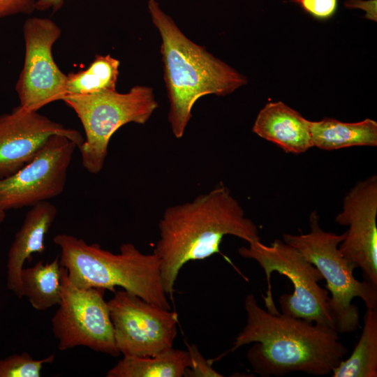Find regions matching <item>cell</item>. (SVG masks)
<instances>
[{"instance_id": "cell-1", "label": "cell", "mask_w": 377, "mask_h": 377, "mask_svg": "<svg viewBox=\"0 0 377 377\" xmlns=\"http://www.w3.org/2000/svg\"><path fill=\"white\" fill-rule=\"evenodd\" d=\"M244 309L246 323L230 351L255 343L246 357L260 376H282L293 372L331 374L348 352L333 327L271 313L258 305L253 294L246 297Z\"/></svg>"}, {"instance_id": "cell-2", "label": "cell", "mask_w": 377, "mask_h": 377, "mask_svg": "<svg viewBox=\"0 0 377 377\" xmlns=\"http://www.w3.org/2000/svg\"><path fill=\"white\" fill-rule=\"evenodd\" d=\"M158 229L153 253L161 261L163 286L170 295L183 265L219 253L224 236L233 235L248 244L260 240L258 227L222 185L192 201L168 207Z\"/></svg>"}, {"instance_id": "cell-3", "label": "cell", "mask_w": 377, "mask_h": 377, "mask_svg": "<svg viewBox=\"0 0 377 377\" xmlns=\"http://www.w3.org/2000/svg\"><path fill=\"white\" fill-rule=\"evenodd\" d=\"M147 8L161 39L163 77L170 102L172 134L182 138L196 101L206 95L226 96L246 84L245 75L190 40L156 0Z\"/></svg>"}, {"instance_id": "cell-4", "label": "cell", "mask_w": 377, "mask_h": 377, "mask_svg": "<svg viewBox=\"0 0 377 377\" xmlns=\"http://www.w3.org/2000/svg\"><path fill=\"white\" fill-rule=\"evenodd\" d=\"M54 243L60 248L59 264L67 269L70 283L80 288H115L138 296L160 308L170 310L161 277V261L155 253L145 254L131 243L120 246L119 253L88 244L72 235L57 234Z\"/></svg>"}, {"instance_id": "cell-5", "label": "cell", "mask_w": 377, "mask_h": 377, "mask_svg": "<svg viewBox=\"0 0 377 377\" xmlns=\"http://www.w3.org/2000/svg\"><path fill=\"white\" fill-rule=\"evenodd\" d=\"M309 224L308 233H286L283 241L297 249L326 281L330 309L338 332H355L359 327L360 313L352 302L359 297L367 308L377 309V287L365 279L357 280L353 274L355 269L340 252L339 246L346 232L338 235L323 230L316 211L309 216Z\"/></svg>"}, {"instance_id": "cell-6", "label": "cell", "mask_w": 377, "mask_h": 377, "mask_svg": "<svg viewBox=\"0 0 377 377\" xmlns=\"http://www.w3.org/2000/svg\"><path fill=\"white\" fill-rule=\"evenodd\" d=\"M245 258L257 262L264 271L267 290L263 298L268 311L277 313L271 287V274L276 272L292 283V294H283L279 298L282 314L309 322L333 327L334 323L330 309V295L318 282L323 280L319 270L295 247L276 239L270 245L260 240L238 249ZM336 329V328H335Z\"/></svg>"}, {"instance_id": "cell-7", "label": "cell", "mask_w": 377, "mask_h": 377, "mask_svg": "<svg viewBox=\"0 0 377 377\" xmlns=\"http://www.w3.org/2000/svg\"><path fill=\"white\" fill-rule=\"evenodd\" d=\"M62 101L82 124L85 138L79 150L83 167L92 174L103 169L113 134L128 123L145 124L158 106L153 89L144 85L126 93L66 95Z\"/></svg>"}, {"instance_id": "cell-8", "label": "cell", "mask_w": 377, "mask_h": 377, "mask_svg": "<svg viewBox=\"0 0 377 377\" xmlns=\"http://www.w3.org/2000/svg\"><path fill=\"white\" fill-rule=\"evenodd\" d=\"M105 290L72 285L67 269L61 266V302L51 320L59 350L84 346L112 357L119 356L108 303L104 299Z\"/></svg>"}, {"instance_id": "cell-9", "label": "cell", "mask_w": 377, "mask_h": 377, "mask_svg": "<svg viewBox=\"0 0 377 377\" xmlns=\"http://www.w3.org/2000/svg\"><path fill=\"white\" fill-rule=\"evenodd\" d=\"M116 346L126 357H151L172 348L178 314L122 289L108 302Z\"/></svg>"}, {"instance_id": "cell-10", "label": "cell", "mask_w": 377, "mask_h": 377, "mask_svg": "<svg viewBox=\"0 0 377 377\" xmlns=\"http://www.w3.org/2000/svg\"><path fill=\"white\" fill-rule=\"evenodd\" d=\"M25 56L15 84L20 105L38 111L45 105L64 98L67 75L55 63L52 47L60 37L61 29L52 20L34 17L23 26Z\"/></svg>"}, {"instance_id": "cell-11", "label": "cell", "mask_w": 377, "mask_h": 377, "mask_svg": "<svg viewBox=\"0 0 377 377\" xmlns=\"http://www.w3.org/2000/svg\"><path fill=\"white\" fill-rule=\"evenodd\" d=\"M76 148L67 137L52 135L32 161L13 175L0 178V211L31 207L59 195Z\"/></svg>"}, {"instance_id": "cell-12", "label": "cell", "mask_w": 377, "mask_h": 377, "mask_svg": "<svg viewBox=\"0 0 377 377\" xmlns=\"http://www.w3.org/2000/svg\"><path fill=\"white\" fill-rule=\"evenodd\" d=\"M377 177L357 182L345 195L335 222L348 226L339 246L343 256L377 287Z\"/></svg>"}, {"instance_id": "cell-13", "label": "cell", "mask_w": 377, "mask_h": 377, "mask_svg": "<svg viewBox=\"0 0 377 377\" xmlns=\"http://www.w3.org/2000/svg\"><path fill=\"white\" fill-rule=\"evenodd\" d=\"M54 135L67 137L79 149L81 133L54 121L38 111L21 105L0 115V178L13 175L32 161Z\"/></svg>"}, {"instance_id": "cell-14", "label": "cell", "mask_w": 377, "mask_h": 377, "mask_svg": "<svg viewBox=\"0 0 377 377\" xmlns=\"http://www.w3.org/2000/svg\"><path fill=\"white\" fill-rule=\"evenodd\" d=\"M57 214L54 205L49 201L31 207L16 232L8 252L6 261V286L19 298H22L21 272L24 264L31 261L32 254L43 253L44 243Z\"/></svg>"}, {"instance_id": "cell-15", "label": "cell", "mask_w": 377, "mask_h": 377, "mask_svg": "<svg viewBox=\"0 0 377 377\" xmlns=\"http://www.w3.org/2000/svg\"><path fill=\"white\" fill-rule=\"evenodd\" d=\"M310 124L283 102H269L258 112L252 131L287 153L301 154L313 147Z\"/></svg>"}, {"instance_id": "cell-16", "label": "cell", "mask_w": 377, "mask_h": 377, "mask_svg": "<svg viewBox=\"0 0 377 377\" xmlns=\"http://www.w3.org/2000/svg\"><path fill=\"white\" fill-rule=\"evenodd\" d=\"M310 131L313 147L323 150L377 145V122L369 118L357 122H343L325 117L311 121Z\"/></svg>"}, {"instance_id": "cell-17", "label": "cell", "mask_w": 377, "mask_h": 377, "mask_svg": "<svg viewBox=\"0 0 377 377\" xmlns=\"http://www.w3.org/2000/svg\"><path fill=\"white\" fill-rule=\"evenodd\" d=\"M191 365L188 350H164L151 357H126L110 369L107 377H182Z\"/></svg>"}, {"instance_id": "cell-18", "label": "cell", "mask_w": 377, "mask_h": 377, "mask_svg": "<svg viewBox=\"0 0 377 377\" xmlns=\"http://www.w3.org/2000/svg\"><path fill=\"white\" fill-rule=\"evenodd\" d=\"M61 268L57 256L51 262L38 261L32 267L22 269V295L35 309L45 311L61 302Z\"/></svg>"}, {"instance_id": "cell-19", "label": "cell", "mask_w": 377, "mask_h": 377, "mask_svg": "<svg viewBox=\"0 0 377 377\" xmlns=\"http://www.w3.org/2000/svg\"><path fill=\"white\" fill-rule=\"evenodd\" d=\"M331 374L333 377L377 376V309L367 308L357 343L350 356L343 360Z\"/></svg>"}, {"instance_id": "cell-20", "label": "cell", "mask_w": 377, "mask_h": 377, "mask_svg": "<svg viewBox=\"0 0 377 377\" xmlns=\"http://www.w3.org/2000/svg\"><path fill=\"white\" fill-rule=\"evenodd\" d=\"M120 62L110 54H96L89 67L67 75L66 95H88L116 89Z\"/></svg>"}, {"instance_id": "cell-21", "label": "cell", "mask_w": 377, "mask_h": 377, "mask_svg": "<svg viewBox=\"0 0 377 377\" xmlns=\"http://www.w3.org/2000/svg\"><path fill=\"white\" fill-rule=\"evenodd\" d=\"M54 358V354L42 360H34L27 352L11 355L0 360V377H40L43 366Z\"/></svg>"}, {"instance_id": "cell-22", "label": "cell", "mask_w": 377, "mask_h": 377, "mask_svg": "<svg viewBox=\"0 0 377 377\" xmlns=\"http://www.w3.org/2000/svg\"><path fill=\"white\" fill-rule=\"evenodd\" d=\"M316 20L331 19L337 13L338 0H290Z\"/></svg>"}, {"instance_id": "cell-23", "label": "cell", "mask_w": 377, "mask_h": 377, "mask_svg": "<svg viewBox=\"0 0 377 377\" xmlns=\"http://www.w3.org/2000/svg\"><path fill=\"white\" fill-rule=\"evenodd\" d=\"M188 351L191 360V365L186 369L184 376L187 377H222L223 375L215 371L209 361L205 360L198 347L188 345Z\"/></svg>"}, {"instance_id": "cell-24", "label": "cell", "mask_w": 377, "mask_h": 377, "mask_svg": "<svg viewBox=\"0 0 377 377\" xmlns=\"http://www.w3.org/2000/svg\"><path fill=\"white\" fill-rule=\"evenodd\" d=\"M36 0H0V18L17 14H31Z\"/></svg>"}, {"instance_id": "cell-25", "label": "cell", "mask_w": 377, "mask_h": 377, "mask_svg": "<svg viewBox=\"0 0 377 377\" xmlns=\"http://www.w3.org/2000/svg\"><path fill=\"white\" fill-rule=\"evenodd\" d=\"M343 5L347 8L364 10V18L374 22L377 21L376 0H346Z\"/></svg>"}, {"instance_id": "cell-26", "label": "cell", "mask_w": 377, "mask_h": 377, "mask_svg": "<svg viewBox=\"0 0 377 377\" xmlns=\"http://www.w3.org/2000/svg\"><path fill=\"white\" fill-rule=\"evenodd\" d=\"M64 0H36V9L43 11L51 9L57 11L62 6Z\"/></svg>"}, {"instance_id": "cell-27", "label": "cell", "mask_w": 377, "mask_h": 377, "mask_svg": "<svg viewBox=\"0 0 377 377\" xmlns=\"http://www.w3.org/2000/svg\"><path fill=\"white\" fill-rule=\"evenodd\" d=\"M5 217H6V212L0 211V226L4 221Z\"/></svg>"}]
</instances>
